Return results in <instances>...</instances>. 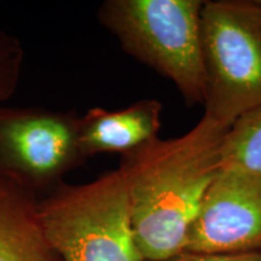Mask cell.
Wrapping results in <instances>:
<instances>
[{
	"label": "cell",
	"instance_id": "cell-1",
	"mask_svg": "<svg viewBox=\"0 0 261 261\" xmlns=\"http://www.w3.org/2000/svg\"><path fill=\"white\" fill-rule=\"evenodd\" d=\"M230 126L203 115L180 137L150 140L121 156L135 240L144 261L184 252L198 207L221 169Z\"/></svg>",
	"mask_w": 261,
	"mask_h": 261
},
{
	"label": "cell",
	"instance_id": "cell-2",
	"mask_svg": "<svg viewBox=\"0 0 261 261\" xmlns=\"http://www.w3.org/2000/svg\"><path fill=\"white\" fill-rule=\"evenodd\" d=\"M204 0H107L97 12L122 50L168 79L189 106L204 102Z\"/></svg>",
	"mask_w": 261,
	"mask_h": 261
},
{
	"label": "cell",
	"instance_id": "cell-3",
	"mask_svg": "<svg viewBox=\"0 0 261 261\" xmlns=\"http://www.w3.org/2000/svg\"><path fill=\"white\" fill-rule=\"evenodd\" d=\"M39 212L46 236L63 261H144L119 168L86 184L64 182L40 197Z\"/></svg>",
	"mask_w": 261,
	"mask_h": 261
},
{
	"label": "cell",
	"instance_id": "cell-4",
	"mask_svg": "<svg viewBox=\"0 0 261 261\" xmlns=\"http://www.w3.org/2000/svg\"><path fill=\"white\" fill-rule=\"evenodd\" d=\"M204 114L231 126L261 106V0H204Z\"/></svg>",
	"mask_w": 261,
	"mask_h": 261
},
{
	"label": "cell",
	"instance_id": "cell-5",
	"mask_svg": "<svg viewBox=\"0 0 261 261\" xmlns=\"http://www.w3.org/2000/svg\"><path fill=\"white\" fill-rule=\"evenodd\" d=\"M74 110L0 104V177L39 197L64 184L87 159L79 145Z\"/></svg>",
	"mask_w": 261,
	"mask_h": 261
},
{
	"label": "cell",
	"instance_id": "cell-6",
	"mask_svg": "<svg viewBox=\"0 0 261 261\" xmlns=\"http://www.w3.org/2000/svg\"><path fill=\"white\" fill-rule=\"evenodd\" d=\"M184 252H261V177L221 168L202 198Z\"/></svg>",
	"mask_w": 261,
	"mask_h": 261
},
{
	"label": "cell",
	"instance_id": "cell-7",
	"mask_svg": "<svg viewBox=\"0 0 261 261\" xmlns=\"http://www.w3.org/2000/svg\"><path fill=\"white\" fill-rule=\"evenodd\" d=\"M162 104L146 98L117 110L92 108L79 121V145L89 160L99 154L126 155L158 138Z\"/></svg>",
	"mask_w": 261,
	"mask_h": 261
},
{
	"label": "cell",
	"instance_id": "cell-8",
	"mask_svg": "<svg viewBox=\"0 0 261 261\" xmlns=\"http://www.w3.org/2000/svg\"><path fill=\"white\" fill-rule=\"evenodd\" d=\"M40 197L0 177V261H63L42 226Z\"/></svg>",
	"mask_w": 261,
	"mask_h": 261
},
{
	"label": "cell",
	"instance_id": "cell-9",
	"mask_svg": "<svg viewBox=\"0 0 261 261\" xmlns=\"http://www.w3.org/2000/svg\"><path fill=\"white\" fill-rule=\"evenodd\" d=\"M220 163L221 168L261 177V106L238 117L227 129Z\"/></svg>",
	"mask_w": 261,
	"mask_h": 261
},
{
	"label": "cell",
	"instance_id": "cell-10",
	"mask_svg": "<svg viewBox=\"0 0 261 261\" xmlns=\"http://www.w3.org/2000/svg\"><path fill=\"white\" fill-rule=\"evenodd\" d=\"M24 51L15 35L0 31V104L14 96L21 80Z\"/></svg>",
	"mask_w": 261,
	"mask_h": 261
},
{
	"label": "cell",
	"instance_id": "cell-11",
	"mask_svg": "<svg viewBox=\"0 0 261 261\" xmlns=\"http://www.w3.org/2000/svg\"><path fill=\"white\" fill-rule=\"evenodd\" d=\"M159 261H261V252L238 254H203L181 252Z\"/></svg>",
	"mask_w": 261,
	"mask_h": 261
}]
</instances>
